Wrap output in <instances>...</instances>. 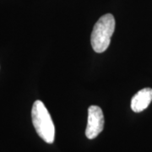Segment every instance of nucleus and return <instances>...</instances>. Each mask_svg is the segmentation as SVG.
Listing matches in <instances>:
<instances>
[{
    "label": "nucleus",
    "instance_id": "obj_2",
    "mask_svg": "<svg viewBox=\"0 0 152 152\" xmlns=\"http://www.w3.org/2000/svg\"><path fill=\"white\" fill-rule=\"evenodd\" d=\"M115 19L112 14H106L95 24L91 37L93 50L98 53L105 52L110 45L111 37L115 31Z\"/></svg>",
    "mask_w": 152,
    "mask_h": 152
},
{
    "label": "nucleus",
    "instance_id": "obj_4",
    "mask_svg": "<svg viewBox=\"0 0 152 152\" xmlns=\"http://www.w3.org/2000/svg\"><path fill=\"white\" fill-rule=\"evenodd\" d=\"M152 102V89L144 88L132 97L131 109L134 113H140L149 107Z\"/></svg>",
    "mask_w": 152,
    "mask_h": 152
},
{
    "label": "nucleus",
    "instance_id": "obj_1",
    "mask_svg": "<svg viewBox=\"0 0 152 152\" xmlns=\"http://www.w3.org/2000/svg\"><path fill=\"white\" fill-rule=\"evenodd\" d=\"M32 124L37 134L48 144H53L55 139V126L48 110L42 101H36L31 110Z\"/></svg>",
    "mask_w": 152,
    "mask_h": 152
},
{
    "label": "nucleus",
    "instance_id": "obj_3",
    "mask_svg": "<svg viewBox=\"0 0 152 152\" xmlns=\"http://www.w3.org/2000/svg\"><path fill=\"white\" fill-rule=\"evenodd\" d=\"M103 128L104 116L102 110L98 106H91L88 108V122L86 135L90 140L95 139L103 130Z\"/></svg>",
    "mask_w": 152,
    "mask_h": 152
}]
</instances>
